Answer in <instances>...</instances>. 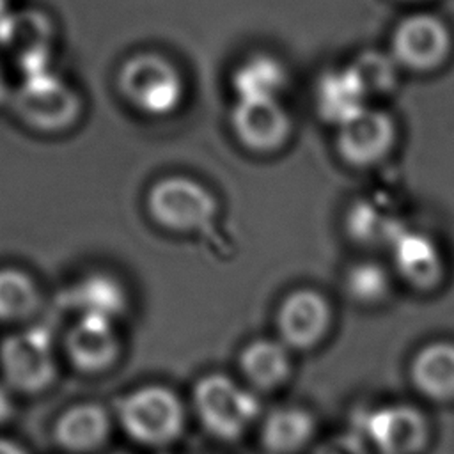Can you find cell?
Here are the masks:
<instances>
[{"instance_id": "cell-16", "label": "cell", "mask_w": 454, "mask_h": 454, "mask_svg": "<svg viewBox=\"0 0 454 454\" xmlns=\"http://www.w3.org/2000/svg\"><path fill=\"white\" fill-rule=\"evenodd\" d=\"M411 380L429 399H454V344L434 340L420 348L411 362Z\"/></svg>"}, {"instance_id": "cell-11", "label": "cell", "mask_w": 454, "mask_h": 454, "mask_svg": "<svg viewBox=\"0 0 454 454\" xmlns=\"http://www.w3.org/2000/svg\"><path fill=\"white\" fill-rule=\"evenodd\" d=\"M64 351L78 372L103 374L119 360L121 342L112 321L80 316L64 337Z\"/></svg>"}, {"instance_id": "cell-8", "label": "cell", "mask_w": 454, "mask_h": 454, "mask_svg": "<svg viewBox=\"0 0 454 454\" xmlns=\"http://www.w3.org/2000/svg\"><path fill=\"white\" fill-rule=\"evenodd\" d=\"M332 323L326 298L309 287L289 293L277 310V328L287 348L309 349L319 344Z\"/></svg>"}, {"instance_id": "cell-14", "label": "cell", "mask_w": 454, "mask_h": 454, "mask_svg": "<svg viewBox=\"0 0 454 454\" xmlns=\"http://www.w3.org/2000/svg\"><path fill=\"white\" fill-rule=\"evenodd\" d=\"M397 273L413 287L431 289L443 277V259L436 243L419 232L403 227L390 243Z\"/></svg>"}, {"instance_id": "cell-10", "label": "cell", "mask_w": 454, "mask_h": 454, "mask_svg": "<svg viewBox=\"0 0 454 454\" xmlns=\"http://www.w3.org/2000/svg\"><path fill=\"white\" fill-rule=\"evenodd\" d=\"M236 138L254 153H273L291 135V117L278 99L236 101L231 112Z\"/></svg>"}, {"instance_id": "cell-15", "label": "cell", "mask_w": 454, "mask_h": 454, "mask_svg": "<svg viewBox=\"0 0 454 454\" xmlns=\"http://www.w3.org/2000/svg\"><path fill=\"white\" fill-rule=\"evenodd\" d=\"M367 96V89L351 66L332 69L317 82L316 108L326 122L340 128L369 108Z\"/></svg>"}, {"instance_id": "cell-26", "label": "cell", "mask_w": 454, "mask_h": 454, "mask_svg": "<svg viewBox=\"0 0 454 454\" xmlns=\"http://www.w3.org/2000/svg\"><path fill=\"white\" fill-rule=\"evenodd\" d=\"M0 454H28V452L18 442L0 436Z\"/></svg>"}, {"instance_id": "cell-12", "label": "cell", "mask_w": 454, "mask_h": 454, "mask_svg": "<svg viewBox=\"0 0 454 454\" xmlns=\"http://www.w3.org/2000/svg\"><path fill=\"white\" fill-rule=\"evenodd\" d=\"M367 433L381 454H419L429 442L427 419L410 404H387L374 410Z\"/></svg>"}, {"instance_id": "cell-21", "label": "cell", "mask_w": 454, "mask_h": 454, "mask_svg": "<svg viewBox=\"0 0 454 454\" xmlns=\"http://www.w3.org/2000/svg\"><path fill=\"white\" fill-rule=\"evenodd\" d=\"M37 282L20 268H0V323H21L41 307Z\"/></svg>"}, {"instance_id": "cell-1", "label": "cell", "mask_w": 454, "mask_h": 454, "mask_svg": "<svg viewBox=\"0 0 454 454\" xmlns=\"http://www.w3.org/2000/svg\"><path fill=\"white\" fill-rule=\"evenodd\" d=\"M121 96L144 115L165 117L184 99V80L172 60L156 51L128 57L117 71Z\"/></svg>"}, {"instance_id": "cell-3", "label": "cell", "mask_w": 454, "mask_h": 454, "mask_svg": "<svg viewBox=\"0 0 454 454\" xmlns=\"http://www.w3.org/2000/svg\"><path fill=\"white\" fill-rule=\"evenodd\" d=\"M149 216L165 231L197 232L211 225L218 213L215 195L188 176H165L158 179L145 197Z\"/></svg>"}, {"instance_id": "cell-4", "label": "cell", "mask_w": 454, "mask_h": 454, "mask_svg": "<svg viewBox=\"0 0 454 454\" xmlns=\"http://www.w3.org/2000/svg\"><path fill=\"white\" fill-rule=\"evenodd\" d=\"M192 403L202 426L222 440L239 438L259 413L255 395L222 372L204 374L193 387Z\"/></svg>"}, {"instance_id": "cell-28", "label": "cell", "mask_w": 454, "mask_h": 454, "mask_svg": "<svg viewBox=\"0 0 454 454\" xmlns=\"http://www.w3.org/2000/svg\"><path fill=\"white\" fill-rule=\"evenodd\" d=\"M5 5H7V0H0V28H2L4 21L7 20V9H5Z\"/></svg>"}, {"instance_id": "cell-23", "label": "cell", "mask_w": 454, "mask_h": 454, "mask_svg": "<svg viewBox=\"0 0 454 454\" xmlns=\"http://www.w3.org/2000/svg\"><path fill=\"white\" fill-rule=\"evenodd\" d=\"M346 291L358 303H378L390 291L388 271L376 261L355 262L346 273Z\"/></svg>"}, {"instance_id": "cell-22", "label": "cell", "mask_w": 454, "mask_h": 454, "mask_svg": "<svg viewBox=\"0 0 454 454\" xmlns=\"http://www.w3.org/2000/svg\"><path fill=\"white\" fill-rule=\"evenodd\" d=\"M403 225L374 202L360 200L348 215V231L360 243H392Z\"/></svg>"}, {"instance_id": "cell-9", "label": "cell", "mask_w": 454, "mask_h": 454, "mask_svg": "<svg viewBox=\"0 0 454 454\" xmlns=\"http://www.w3.org/2000/svg\"><path fill=\"white\" fill-rule=\"evenodd\" d=\"M397 138L394 119L383 110L365 108L355 119L337 128V151L344 161L355 167H369L381 161Z\"/></svg>"}, {"instance_id": "cell-27", "label": "cell", "mask_w": 454, "mask_h": 454, "mask_svg": "<svg viewBox=\"0 0 454 454\" xmlns=\"http://www.w3.org/2000/svg\"><path fill=\"white\" fill-rule=\"evenodd\" d=\"M7 96V85H5V78H4V73L0 69V103L5 99Z\"/></svg>"}, {"instance_id": "cell-24", "label": "cell", "mask_w": 454, "mask_h": 454, "mask_svg": "<svg viewBox=\"0 0 454 454\" xmlns=\"http://www.w3.org/2000/svg\"><path fill=\"white\" fill-rule=\"evenodd\" d=\"M395 66L397 62L394 57L381 51H365L358 55V59L351 64L369 94L385 92L394 87L397 78Z\"/></svg>"}, {"instance_id": "cell-13", "label": "cell", "mask_w": 454, "mask_h": 454, "mask_svg": "<svg viewBox=\"0 0 454 454\" xmlns=\"http://www.w3.org/2000/svg\"><path fill=\"white\" fill-rule=\"evenodd\" d=\"M112 419L98 403H76L66 408L53 424V442L69 454H90L110 438Z\"/></svg>"}, {"instance_id": "cell-6", "label": "cell", "mask_w": 454, "mask_h": 454, "mask_svg": "<svg viewBox=\"0 0 454 454\" xmlns=\"http://www.w3.org/2000/svg\"><path fill=\"white\" fill-rule=\"evenodd\" d=\"M14 110L32 129L57 133L69 129L78 121L82 101L69 83L43 69L27 74L16 90Z\"/></svg>"}, {"instance_id": "cell-2", "label": "cell", "mask_w": 454, "mask_h": 454, "mask_svg": "<svg viewBox=\"0 0 454 454\" xmlns=\"http://www.w3.org/2000/svg\"><path fill=\"white\" fill-rule=\"evenodd\" d=\"M117 420L137 443L163 447L183 434L186 411L181 397L172 388L149 383L133 388L121 399Z\"/></svg>"}, {"instance_id": "cell-17", "label": "cell", "mask_w": 454, "mask_h": 454, "mask_svg": "<svg viewBox=\"0 0 454 454\" xmlns=\"http://www.w3.org/2000/svg\"><path fill=\"white\" fill-rule=\"evenodd\" d=\"M239 369L247 381L261 390L282 385L291 374V358L282 340L255 339L239 355Z\"/></svg>"}, {"instance_id": "cell-19", "label": "cell", "mask_w": 454, "mask_h": 454, "mask_svg": "<svg viewBox=\"0 0 454 454\" xmlns=\"http://www.w3.org/2000/svg\"><path fill=\"white\" fill-rule=\"evenodd\" d=\"M71 300L80 316L115 321L128 305L122 284L108 273H90L78 280L71 291Z\"/></svg>"}, {"instance_id": "cell-18", "label": "cell", "mask_w": 454, "mask_h": 454, "mask_svg": "<svg viewBox=\"0 0 454 454\" xmlns=\"http://www.w3.org/2000/svg\"><path fill=\"white\" fill-rule=\"evenodd\" d=\"M286 67L271 55L259 53L243 60L232 73L236 101L278 99L286 85Z\"/></svg>"}, {"instance_id": "cell-7", "label": "cell", "mask_w": 454, "mask_h": 454, "mask_svg": "<svg viewBox=\"0 0 454 454\" xmlns=\"http://www.w3.org/2000/svg\"><path fill=\"white\" fill-rule=\"evenodd\" d=\"M452 39L447 25L433 14L417 12L397 23L390 39L394 60L411 71L426 73L442 66Z\"/></svg>"}, {"instance_id": "cell-29", "label": "cell", "mask_w": 454, "mask_h": 454, "mask_svg": "<svg viewBox=\"0 0 454 454\" xmlns=\"http://www.w3.org/2000/svg\"><path fill=\"white\" fill-rule=\"evenodd\" d=\"M115 454H122V452H115Z\"/></svg>"}, {"instance_id": "cell-25", "label": "cell", "mask_w": 454, "mask_h": 454, "mask_svg": "<svg viewBox=\"0 0 454 454\" xmlns=\"http://www.w3.org/2000/svg\"><path fill=\"white\" fill-rule=\"evenodd\" d=\"M9 387L5 383L0 385V424L7 422L12 415V399H11V394H9Z\"/></svg>"}, {"instance_id": "cell-5", "label": "cell", "mask_w": 454, "mask_h": 454, "mask_svg": "<svg viewBox=\"0 0 454 454\" xmlns=\"http://www.w3.org/2000/svg\"><path fill=\"white\" fill-rule=\"evenodd\" d=\"M0 371L4 383L14 392L34 395L48 390L57 380L50 332L32 326L7 335L0 342Z\"/></svg>"}, {"instance_id": "cell-20", "label": "cell", "mask_w": 454, "mask_h": 454, "mask_svg": "<svg viewBox=\"0 0 454 454\" xmlns=\"http://www.w3.org/2000/svg\"><path fill=\"white\" fill-rule=\"evenodd\" d=\"M314 417L301 408L284 406L268 413L262 422V445L271 454H294L314 436Z\"/></svg>"}]
</instances>
